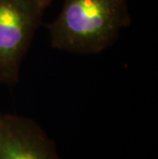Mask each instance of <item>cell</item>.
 <instances>
[{"instance_id": "1", "label": "cell", "mask_w": 158, "mask_h": 159, "mask_svg": "<svg viewBox=\"0 0 158 159\" xmlns=\"http://www.w3.org/2000/svg\"><path fill=\"white\" fill-rule=\"evenodd\" d=\"M129 24L127 0H64L46 28L55 48L92 55L109 47Z\"/></svg>"}, {"instance_id": "2", "label": "cell", "mask_w": 158, "mask_h": 159, "mask_svg": "<svg viewBox=\"0 0 158 159\" xmlns=\"http://www.w3.org/2000/svg\"><path fill=\"white\" fill-rule=\"evenodd\" d=\"M45 7L42 0H0V84L13 85L19 81Z\"/></svg>"}, {"instance_id": "3", "label": "cell", "mask_w": 158, "mask_h": 159, "mask_svg": "<svg viewBox=\"0 0 158 159\" xmlns=\"http://www.w3.org/2000/svg\"><path fill=\"white\" fill-rule=\"evenodd\" d=\"M0 159H61L55 141L29 117L0 112Z\"/></svg>"}, {"instance_id": "4", "label": "cell", "mask_w": 158, "mask_h": 159, "mask_svg": "<svg viewBox=\"0 0 158 159\" xmlns=\"http://www.w3.org/2000/svg\"><path fill=\"white\" fill-rule=\"evenodd\" d=\"M42 1H43V2H45V3H46V4H47V5H48V4H49V3H50V1H52V0H42Z\"/></svg>"}]
</instances>
